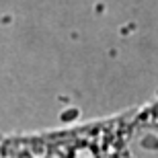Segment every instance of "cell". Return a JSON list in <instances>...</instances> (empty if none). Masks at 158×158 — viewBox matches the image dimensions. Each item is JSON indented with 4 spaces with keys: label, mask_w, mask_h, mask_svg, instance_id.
<instances>
[{
    "label": "cell",
    "mask_w": 158,
    "mask_h": 158,
    "mask_svg": "<svg viewBox=\"0 0 158 158\" xmlns=\"http://www.w3.org/2000/svg\"><path fill=\"white\" fill-rule=\"evenodd\" d=\"M140 146L142 148H158V140H152V138L148 135V138H142L140 140Z\"/></svg>",
    "instance_id": "cell-1"
}]
</instances>
